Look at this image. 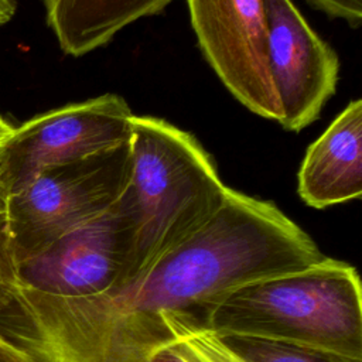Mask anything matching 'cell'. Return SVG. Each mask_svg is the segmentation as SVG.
Returning <instances> with one entry per match:
<instances>
[{
    "label": "cell",
    "mask_w": 362,
    "mask_h": 362,
    "mask_svg": "<svg viewBox=\"0 0 362 362\" xmlns=\"http://www.w3.org/2000/svg\"><path fill=\"white\" fill-rule=\"evenodd\" d=\"M61 49L82 57L113 40L132 23L161 13L174 0H42Z\"/></svg>",
    "instance_id": "cell-10"
},
{
    "label": "cell",
    "mask_w": 362,
    "mask_h": 362,
    "mask_svg": "<svg viewBox=\"0 0 362 362\" xmlns=\"http://www.w3.org/2000/svg\"><path fill=\"white\" fill-rule=\"evenodd\" d=\"M16 11V0H0V25L7 23Z\"/></svg>",
    "instance_id": "cell-18"
},
{
    "label": "cell",
    "mask_w": 362,
    "mask_h": 362,
    "mask_svg": "<svg viewBox=\"0 0 362 362\" xmlns=\"http://www.w3.org/2000/svg\"><path fill=\"white\" fill-rule=\"evenodd\" d=\"M0 332L25 351L30 339V320L16 281L7 223L6 194L0 182Z\"/></svg>",
    "instance_id": "cell-12"
},
{
    "label": "cell",
    "mask_w": 362,
    "mask_h": 362,
    "mask_svg": "<svg viewBox=\"0 0 362 362\" xmlns=\"http://www.w3.org/2000/svg\"><path fill=\"white\" fill-rule=\"evenodd\" d=\"M314 8L332 18L344 20L352 28L362 23V0H307Z\"/></svg>",
    "instance_id": "cell-15"
},
{
    "label": "cell",
    "mask_w": 362,
    "mask_h": 362,
    "mask_svg": "<svg viewBox=\"0 0 362 362\" xmlns=\"http://www.w3.org/2000/svg\"><path fill=\"white\" fill-rule=\"evenodd\" d=\"M133 113L115 93L71 103L33 117L0 146V182L16 191L45 167L74 161L130 137Z\"/></svg>",
    "instance_id": "cell-6"
},
{
    "label": "cell",
    "mask_w": 362,
    "mask_h": 362,
    "mask_svg": "<svg viewBox=\"0 0 362 362\" xmlns=\"http://www.w3.org/2000/svg\"><path fill=\"white\" fill-rule=\"evenodd\" d=\"M141 346L140 338L120 332L109 339L95 362H140Z\"/></svg>",
    "instance_id": "cell-14"
},
{
    "label": "cell",
    "mask_w": 362,
    "mask_h": 362,
    "mask_svg": "<svg viewBox=\"0 0 362 362\" xmlns=\"http://www.w3.org/2000/svg\"><path fill=\"white\" fill-rule=\"evenodd\" d=\"M129 144L123 197L136 219L134 276L216 212L229 187L195 136L163 119L133 115Z\"/></svg>",
    "instance_id": "cell-3"
},
{
    "label": "cell",
    "mask_w": 362,
    "mask_h": 362,
    "mask_svg": "<svg viewBox=\"0 0 362 362\" xmlns=\"http://www.w3.org/2000/svg\"><path fill=\"white\" fill-rule=\"evenodd\" d=\"M267 18V62L280 105L281 124L300 132L335 93L337 52L307 23L291 0H263Z\"/></svg>",
    "instance_id": "cell-8"
},
{
    "label": "cell",
    "mask_w": 362,
    "mask_h": 362,
    "mask_svg": "<svg viewBox=\"0 0 362 362\" xmlns=\"http://www.w3.org/2000/svg\"><path fill=\"white\" fill-rule=\"evenodd\" d=\"M324 255L274 202L232 188L199 228L117 288L85 300L23 298L37 362H95L117 332L157 337L161 313L195 317L245 283L314 264Z\"/></svg>",
    "instance_id": "cell-1"
},
{
    "label": "cell",
    "mask_w": 362,
    "mask_h": 362,
    "mask_svg": "<svg viewBox=\"0 0 362 362\" xmlns=\"http://www.w3.org/2000/svg\"><path fill=\"white\" fill-rule=\"evenodd\" d=\"M163 342L184 362H243L221 338L184 313H161L157 318Z\"/></svg>",
    "instance_id": "cell-11"
},
{
    "label": "cell",
    "mask_w": 362,
    "mask_h": 362,
    "mask_svg": "<svg viewBox=\"0 0 362 362\" xmlns=\"http://www.w3.org/2000/svg\"><path fill=\"white\" fill-rule=\"evenodd\" d=\"M199 48L225 88L255 115L279 123L267 62L263 0H187Z\"/></svg>",
    "instance_id": "cell-7"
},
{
    "label": "cell",
    "mask_w": 362,
    "mask_h": 362,
    "mask_svg": "<svg viewBox=\"0 0 362 362\" xmlns=\"http://www.w3.org/2000/svg\"><path fill=\"white\" fill-rule=\"evenodd\" d=\"M0 362H37L27 351L0 332Z\"/></svg>",
    "instance_id": "cell-17"
},
{
    "label": "cell",
    "mask_w": 362,
    "mask_h": 362,
    "mask_svg": "<svg viewBox=\"0 0 362 362\" xmlns=\"http://www.w3.org/2000/svg\"><path fill=\"white\" fill-rule=\"evenodd\" d=\"M134 256L136 219L122 194L103 215L17 262L16 281L21 298H93L132 277Z\"/></svg>",
    "instance_id": "cell-5"
},
{
    "label": "cell",
    "mask_w": 362,
    "mask_h": 362,
    "mask_svg": "<svg viewBox=\"0 0 362 362\" xmlns=\"http://www.w3.org/2000/svg\"><path fill=\"white\" fill-rule=\"evenodd\" d=\"M130 139V137H129ZM132 173L129 140L95 154L42 168L6 195V223L14 262L109 211Z\"/></svg>",
    "instance_id": "cell-4"
},
{
    "label": "cell",
    "mask_w": 362,
    "mask_h": 362,
    "mask_svg": "<svg viewBox=\"0 0 362 362\" xmlns=\"http://www.w3.org/2000/svg\"><path fill=\"white\" fill-rule=\"evenodd\" d=\"M216 335H247L362 359V290L356 269L314 264L238 286L194 317Z\"/></svg>",
    "instance_id": "cell-2"
},
{
    "label": "cell",
    "mask_w": 362,
    "mask_h": 362,
    "mask_svg": "<svg viewBox=\"0 0 362 362\" xmlns=\"http://www.w3.org/2000/svg\"><path fill=\"white\" fill-rule=\"evenodd\" d=\"M243 362H362L337 352L247 335H218Z\"/></svg>",
    "instance_id": "cell-13"
},
{
    "label": "cell",
    "mask_w": 362,
    "mask_h": 362,
    "mask_svg": "<svg viewBox=\"0 0 362 362\" xmlns=\"http://www.w3.org/2000/svg\"><path fill=\"white\" fill-rule=\"evenodd\" d=\"M13 132H14V127L0 117V146L13 134Z\"/></svg>",
    "instance_id": "cell-19"
},
{
    "label": "cell",
    "mask_w": 362,
    "mask_h": 362,
    "mask_svg": "<svg viewBox=\"0 0 362 362\" xmlns=\"http://www.w3.org/2000/svg\"><path fill=\"white\" fill-rule=\"evenodd\" d=\"M297 192L315 209L362 195V100L349 102L307 148L297 177Z\"/></svg>",
    "instance_id": "cell-9"
},
{
    "label": "cell",
    "mask_w": 362,
    "mask_h": 362,
    "mask_svg": "<svg viewBox=\"0 0 362 362\" xmlns=\"http://www.w3.org/2000/svg\"><path fill=\"white\" fill-rule=\"evenodd\" d=\"M140 339L143 342L140 362H184L174 351H171L163 342L164 338H160V339L140 338Z\"/></svg>",
    "instance_id": "cell-16"
}]
</instances>
